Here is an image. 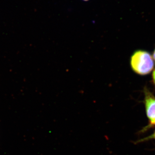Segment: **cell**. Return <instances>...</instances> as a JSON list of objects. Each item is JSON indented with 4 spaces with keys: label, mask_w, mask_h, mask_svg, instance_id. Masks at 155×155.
<instances>
[{
    "label": "cell",
    "mask_w": 155,
    "mask_h": 155,
    "mask_svg": "<svg viewBox=\"0 0 155 155\" xmlns=\"http://www.w3.org/2000/svg\"><path fill=\"white\" fill-rule=\"evenodd\" d=\"M130 65L136 73L140 75H147L153 69V60L149 53L139 50L131 56Z\"/></svg>",
    "instance_id": "cell-1"
},
{
    "label": "cell",
    "mask_w": 155,
    "mask_h": 155,
    "mask_svg": "<svg viewBox=\"0 0 155 155\" xmlns=\"http://www.w3.org/2000/svg\"><path fill=\"white\" fill-rule=\"evenodd\" d=\"M144 94L146 112L149 122L140 130L141 133L155 127V97L146 88L144 89Z\"/></svg>",
    "instance_id": "cell-2"
},
{
    "label": "cell",
    "mask_w": 155,
    "mask_h": 155,
    "mask_svg": "<svg viewBox=\"0 0 155 155\" xmlns=\"http://www.w3.org/2000/svg\"><path fill=\"white\" fill-rule=\"evenodd\" d=\"M155 140V130L153 133L151 135L137 140V141L136 142V143H140L149 141V140Z\"/></svg>",
    "instance_id": "cell-3"
},
{
    "label": "cell",
    "mask_w": 155,
    "mask_h": 155,
    "mask_svg": "<svg viewBox=\"0 0 155 155\" xmlns=\"http://www.w3.org/2000/svg\"><path fill=\"white\" fill-rule=\"evenodd\" d=\"M153 79L154 83L155 84V69H154V70L153 72Z\"/></svg>",
    "instance_id": "cell-4"
},
{
    "label": "cell",
    "mask_w": 155,
    "mask_h": 155,
    "mask_svg": "<svg viewBox=\"0 0 155 155\" xmlns=\"http://www.w3.org/2000/svg\"><path fill=\"white\" fill-rule=\"evenodd\" d=\"M153 59L155 61V49L153 53Z\"/></svg>",
    "instance_id": "cell-5"
}]
</instances>
